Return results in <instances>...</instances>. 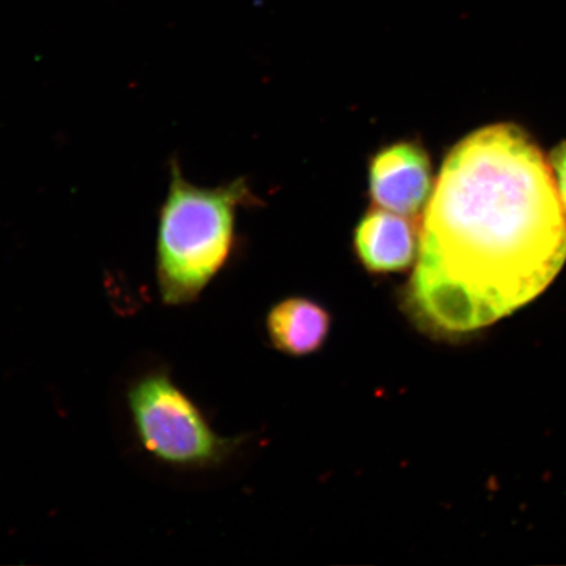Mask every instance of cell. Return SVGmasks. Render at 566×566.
I'll use <instances>...</instances> for the list:
<instances>
[{"label":"cell","instance_id":"obj_3","mask_svg":"<svg viewBox=\"0 0 566 566\" xmlns=\"http://www.w3.org/2000/svg\"><path fill=\"white\" fill-rule=\"evenodd\" d=\"M125 400L140 450L169 470L210 469L235 449L237 441L216 433L167 367H153L133 378Z\"/></svg>","mask_w":566,"mask_h":566},{"label":"cell","instance_id":"obj_4","mask_svg":"<svg viewBox=\"0 0 566 566\" xmlns=\"http://www.w3.org/2000/svg\"><path fill=\"white\" fill-rule=\"evenodd\" d=\"M375 207L406 217L419 216L433 193V169L419 142H398L374 155L369 168Z\"/></svg>","mask_w":566,"mask_h":566},{"label":"cell","instance_id":"obj_2","mask_svg":"<svg viewBox=\"0 0 566 566\" xmlns=\"http://www.w3.org/2000/svg\"><path fill=\"white\" fill-rule=\"evenodd\" d=\"M251 196L243 180L214 189L193 186L171 163L160 209L157 285L166 306L193 303L230 258L239 205Z\"/></svg>","mask_w":566,"mask_h":566},{"label":"cell","instance_id":"obj_5","mask_svg":"<svg viewBox=\"0 0 566 566\" xmlns=\"http://www.w3.org/2000/svg\"><path fill=\"white\" fill-rule=\"evenodd\" d=\"M409 217L385 209L367 211L354 232L357 258L370 273L405 272L419 254V228Z\"/></svg>","mask_w":566,"mask_h":566},{"label":"cell","instance_id":"obj_7","mask_svg":"<svg viewBox=\"0 0 566 566\" xmlns=\"http://www.w3.org/2000/svg\"><path fill=\"white\" fill-rule=\"evenodd\" d=\"M549 166L556 184L558 197L566 211V142L558 145L549 155Z\"/></svg>","mask_w":566,"mask_h":566},{"label":"cell","instance_id":"obj_6","mask_svg":"<svg viewBox=\"0 0 566 566\" xmlns=\"http://www.w3.org/2000/svg\"><path fill=\"white\" fill-rule=\"evenodd\" d=\"M266 329L275 349L293 357L310 356L327 342L331 316L314 301L289 298L271 310Z\"/></svg>","mask_w":566,"mask_h":566},{"label":"cell","instance_id":"obj_1","mask_svg":"<svg viewBox=\"0 0 566 566\" xmlns=\"http://www.w3.org/2000/svg\"><path fill=\"white\" fill-rule=\"evenodd\" d=\"M565 260L549 161L518 126H488L443 163L402 306L429 335L470 334L535 300Z\"/></svg>","mask_w":566,"mask_h":566}]
</instances>
